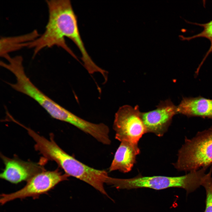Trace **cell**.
<instances>
[{
    "label": "cell",
    "instance_id": "1",
    "mask_svg": "<svg viewBox=\"0 0 212 212\" xmlns=\"http://www.w3.org/2000/svg\"><path fill=\"white\" fill-rule=\"evenodd\" d=\"M48 19L44 32L27 47L33 49V57L46 48L54 46L62 48L79 61L66 44L65 37L71 39L76 45L82 55L81 59L87 62L91 59L84 46L79 32L77 16L69 0H47Z\"/></svg>",
    "mask_w": 212,
    "mask_h": 212
},
{
    "label": "cell",
    "instance_id": "2",
    "mask_svg": "<svg viewBox=\"0 0 212 212\" xmlns=\"http://www.w3.org/2000/svg\"><path fill=\"white\" fill-rule=\"evenodd\" d=\"M41 153L45 158L55 162L69 176L86 182L108 196L104 187L109 176L106 170L94 168L79 161L63 150L54 139L45 142L42 147Z\"/></svg>",
    "mask_w": 212,
    "mask_h": 212
},
{
    "label": "cell",
    "instance_id": "3",
    "mask_svg": "<svg viewBox=\"0 0 212 212\" xmlns=\"http://www.w3.org/2000/svg\"><path fill=\"white\" fill-rule=\"evenodd\" d=\"M177 155L173 164L179 171L190 172L212 164V126L198 132L192 138L186 137Z\"/></svg>",
    "mask_w": 212,
    "mask_h": 212
},
{
    "label": "cell",
    "instance_id": "4",
    "mask_svg": "<svg viewBox=\"0 0 212 212\" xmlns=\"http://www.w3.org/2000/svg\"><path fill=\"white\" fill-rule=\"evenodd\" d=\"M199 183L198 175L194 171L190 172L185 175L176 177L143 176L139 175L132 178L121 179L108 176L106 182V183L117 189L145 188L159 190L177 187L184 189L187 194L198 188Z\"/></svg>",
    "mask_w": 212,
    "mask_h": 212
},
{
    "label": "cell",
    "instance_id": "5",
    "mask_svg": "<svg viewBox=\"0 0 212 212\" xmlns=\"http://www.w3.org/2000/svg\"><path fill=\"white\" fill-rule=\"evenodd\" d=\"M9 70L15 75L16 82H6L16 91L25 94L37 101L53 118L61 120L67 110L51 99L37 88L26 74L23 63L11 64Z\"/></svg>",
    "mask_w": 212,
    "mask_h": 212
},
{
    "label": "cell",
    "instance_id": "6",
    "mask_svg": "<svg viewBox=\"0 0 212 212\" xmlns=\"http://www.w3.org/2000/svg\"><path fill=\"white\" fill-rule=\"evenodd\" d=\"M113 128L116 139L136 144L147 133L138 105L133 107L125 105L120 107L115 114Z\"/></svg>",
    "mask_w": 212,
    "mask_h": 212
},
{
    "label": "cell",
    "instance_id": "7",
    "mask_svg": "<svg viewBox=\"0 0 212 212\" xmlns=\"http://www.w3.org/2000/svg\"><path fill=\"white\" fill-rule=\"evenodd\" d=\"M69 177L63 174L58 170L53 171H43L33 176L25 186L18 191L9 193H3L1 195L0 203L1 205L18 199L27 197L37 198L47 193L60 182L67 180Z\"/></svg>",
    "mask_w": 212,
    "mask_h": 212
},
{
    "label": "cell",
    "instance_id": "8",
    "mask_svg": "<svg viewBox=\"0 0 212 212\" xmlns=\"http://www.w3.org/2000/svg\"><path fill=\"white\" fill-rule=\"evenodd\" d=\"M178 113L177 106L168 99L160 102L153 110L141 112V117L147 133L162 137L167 131L173 116Z\"/></svg>",
    "mask_w": 212,
    "mask_h": 212
},
{
    "label": "cell",
    "instance_id": "9",
    "mask_svg": "<svg viewBox=\"0 0 212 212\" xmlns=\"http://www.w3.org/2000/svg\"><path fill=\"white\" fill-rule=\"evenodd\" d=\"M5 168L0 178L13 184L28 181L37 174L44 170L37 164L1 155Z\"/></svg>",
    "mask_w": 212,
    "mask_h": 212
},
{
    "label": "cell",
    "instance_id": "10",
    "mask_svg": "<svg viewBox=\"0 0 212 212\" xmlns=\"http://www.w3.org/2000/svg\"><path fill=\"white\" fill-rule=\"evenodd\" d=\"M140 151L138 144L126 141L121 142L109 168V171L117 170L123 173L129 172Z\"/></svg>",
    "mask_w": 212,
    "mask_h": 212
},
{
    "label": "cell",
    "instance_id": "11",
    "mask_svg": "<svg viewBox=\"0 0 212 212\" xmlns=\"http://www.w3.org/2000/svg\"><path fill=\"white\" fill-rule=\"evenodd\" d=\"M178 113L188 117L212 119V100L201 96L183 97L177 106Z\"/></svg>",
    "mask_w": 212,
    "mask_h": 212
},
{
    "label": "cell",
    "instance_id": "12",
    "mask_svg": "<svg viewBox=\"0 0 212 212\" xmlns=\"http://www.w3.org/2000/svg\"><path fill=\"white\" fill-rule=\"evenodd\" d=\"M40 35L34 30L31 32L21 35L4 37L0 40V55L1 57L11 52L26 47L27 43L32 42Z\"/></svg>",
    "mask_w": 212,
    "mask_h": 212
},
{
    "label": "cell",
    "instance_id": "13",
    "mask_svg": "<svg viewBox=\"0 0 212 212\" xmlns=\"http://www.w3.org/2000/svg\"><path fill=\"white\" fill-rule=\"evenodd\" d=\"M203 28V30L200 33L193 36L186 37L184 36L181 37L183 40H190L194 38L198 37H204L208 39L211 42L210 47L207 52L203 60L200 64L197 70L199 71L200 68L205 60L208 55L212 52V20L210 22L205 24L194 23Z\"/></svg>",
    "mask_w": 212,
    "mask_h": 212
},
{
    "label": "cell",
    "instance_id": "14",
    "mask_svg": "<svg viewBox=\"0 0 212 212\" xmlns=\"http://www.w3.org/2000/svg\"><path fill=\"white\" fill-rule=\"evenodd\" d=\"M212 168L207 173L202 186L205 188L206 194V207L204 212H212Z\"/></svg>",
    "mask_w": 212,
    "mask_h": 212
}]
</instances>
